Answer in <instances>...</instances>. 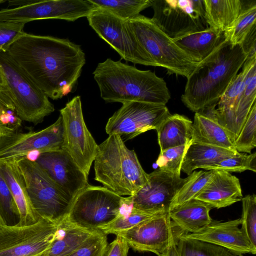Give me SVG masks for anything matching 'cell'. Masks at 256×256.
Wrapping results in <instances>:
<instances>
[{
    "mask_svg": "<svg viewBox=\"0 0 256 256\" xmlns=\"http://www.w3.org/2000/svg\"><path fill=\"white\" fill-rule=\"evenodd\" d=\"M22 122L8 88H0V137L8 136L18 131Z\"/></svg>",
    "mask_w": 256,
    "mask_h": 256,
    "instance_id": "33",
    "label": "cell"
},
{
    "mask_svg": "<svg viewBox=\"0 0 256 256\" xmlns=\"http://www.w3.org/2000/svg\"><path fill=\"white\" fill-rule=\"evenodd\" d=\"M224 38V32L208 28L172 40L186 54L200 62L214 50Z\"/></svg>",
    "mask_w": 256,
    "mask_h": 256,
    "instance_id": "27",
    "label": "cell"
},
{
    "mask_svg": "<svg viewBox=\"0 0 256 256\" xmlns=\"http://www.w3.org/2000/svg\"><path fill=\"white\" fill-rule=\"evenodd\" d=\"M0 216L5 225L8 226H17L20 220L18 208L0 171Z\"/></svg>",
    "mask_w": 256,
    "mask_h": 256,
    "instance_id": "37",
    "label": "cell"
},
{
    "mask_svg": "<svg viewBox=\"0 0 256 256\" xmlns=\"http://www.w3.org/2000/svg\"><path fill=\"white\" fill-rule=\"evenodd\" d=\"M8 88L4 76L0 66V88Z\"/></svg>",
    "mask_w": 256,
    "mask_h": 256,
    "instance_id": "45",
    "label": "cell"
},
{
    "mask_svg": "<svg viewBox=\"0 0 256 256\" xmlns=\"http://www.w3.org/2000/svg\"><path fill=\"white\" fill-rule=\"evenodd\" d=\"M98 230L78 226L66 220L58 224L50 247L42 256H67Z\"/></svg>",
    "mask_w": 256,
    "mask_h": 256,
    "instance_id": "25",
    "label": "cell"
},
{
    "mask_svg": "<svg viewBox=\"0 0 256 256\" xmlns=\"http://www.w3.org/2000/svg\"><path fill=\"white\" fill-rule=\"evenodd\" d=\"M94 180L120 196H133L148 182L134 150L128 149L116 134L98 145L94 159Z\"/></svg>",
    "mask_w": 256,
    "mask_h": 256,
    "instance_id": "4",
    "label": "cell"
},
{
    "mask_svg": "<svg viewBox=\"0 0 256 256\" xmlns=\"http://www.w3.org/2000/svg\"><path fill=\"white\" fill-rule=\"evenodd\" d=\"M126 22L156 66L166 68L168 74L187 78L199 63L181 50L151 18L140 14Z\"/></svg>",
    "mask_w": 256,
    "mask_h": 256,
    "instance_id": "6",
    "label": "cell"
},
{
    "mask_svg": "<svg viewBox=\"0 0 256 256\" xmlns=\"http://www.w3.org/2000/svg\"><path fill=\"white\" fill-rule=\"evenodd\" d=\"M130 248L124 238L116 236V238L108 244L104 256H128Z\"/></svg>",
    "mask_w": 256,
    "mask_h": 256,
    "instance_id": "43",
    "label": "cell"
},
{
    "mask_svg": "<svg viewBox=\"0 0 256 256\" xmlns=\"http://www.w3.org/2000/svg\"><path fill=\"white\" fill-rule=\"evenodd\" d=\"M192 124L188 118L178 114L166 118L156 130L160 152L191 144Z\"/></svg>",
    "mask_w": 256,
    "mask_h": 256,
    "instance_id": "26",
    "label": "cell"
},
{
    "mask_svg": "<svg viewBox=\"0 0 256 256\" xmlns=\"http://www.w3.org/2000/svg\"><path fill=\"white\" fill-rule=\"evenodd\" d=\"M244 88L234 110L235 136H238L256 98V74H243Z\"/></svg>",
    "mask_w": 256,
    "mask_h": 256,
    "instance_id": "30",
    "label": "cell"
},
{
    "mask_svg": "<svg viewBox=\"0 0 256 256\" xmlns=\"http://www.w3.org/2000/svg\"><path fill=\"white\" fill-rule=\"evenodd\" d=\"M204 18L208 26L224 32L246 7L256 2L244 0H203Z\"/></svg>",
    "mask_w": 256,
    "mask_h": 256,
    "instance_id": "23",
    "label": "cell"
},
{
    "mask_svg": "<svg viewBox=\"0 0 256 256\" xmlns=\"http://www.w3.org/2000/svg\"><path fill=\"white\" fill-rule=\"evenodd\" d=\"M58 224L40 218L27 226L0 228V256H38L50 247Z\"/></svg>",
    "mask_w": 256,
    "mask_h": 256,
    "instance_id": "13",
    "label": "cell"
},
{
    "mask_svg": "<svg viewBox=\"0 0 256 256\" xmlns=\"http://www.w3.org/2000/svg\"><path fill=\"white\" fill-rule=\"evenodd\" d=\"M16 160L38 216L56 224L66 220L74 199L67 194L34 160L28 157Z\"/></svg>",
    "mask_w": 256,
    "mask_h": 256,
    "instance_id": "5",
    "label": "cell"
},
{
    "mask_svg": "<svg viewBox=\"0 0 256 256\" xmlns=\"http://www.w3.org/2000/svg\"><path fill=\"white\" fill-rule=\"evenodd\" d=\"M206 170H221L228 172H242L250 170L256 172V153L237 154L224 158L205 168Z\"/></svg>",
    "mask_w": 256,
    "mask_h": 256,
    "instance_id": "34",
    "label": "cell"
},
{
    "mask_svg": "<svg viewBox=\"0 0 256 256\" xmlns=\"http://www.w3.org/2000/svg\"><path fill=\"white\" fill-rule=\"evenodd\" d=\"M241 44L232 45L225 38L187 78L181 100L191 111L198 112L218 102L246 60Z\"/></svg>",
    "mask_w": 256,
    "mask_h": 256,
    "instance_id": "2",
    "label": "cell"
},
{
    "mask_svg": "<svg viewBox=\"0 0 256 256\" xmlns=\"http://www.w3.org/2000/svg\"><path fill=\"white\" fill-rule=\"evenodd\" d=\"M96 8H100L128 20L151 6V0H88Z\"/></svg>",
    "mask_w": 256,
    "mask_h": 256,
    "instance_id": "29",
    "label": "cell"
},
{
    "mask_svg": "<svg viewBox=\"0 0 256 256\" xmlns=\"http://www.w3.org/2000/svg\"><path fill=\"white\" fill-rule=\"evenodd\" d=\"M214 172V170H212L194 171L192 178L176 194L171 204L170 208L194 198L208 184Z\"/></svg>",
    "mask_w": 256,
    "mask_h": 256,
    "instance_id": "35",
    "label": "cell"
},
{
    "mask_svg": "<svg viewBox=\"0 0 256 256\" xmlns=\"http://www.w3.org/2000/svg\"><path fill=\"white\" fill-rule=\"evenodd\" d=\"M216 106H212L195 113L192 124L191 142L236 151L228 131L216 118Z\"/></svg>",
    "mask_w": 256,
    "mask_h": 256,
    "instance_id": "22",
    "label": "cell"
},
{
    "mask_svg": "<svg viewBox=\"0 0 256 256\" xmlns=\"http://www.w3.org/2000/svg\"><path fill=\"white\" fill-rule=\"evenodd\" d=\"M0 171L6 182L19 212L20 220L17 226H27L37 222L40 218L32 206L16 159L0 161Z\"/></svg>",
    "mask_w": 256,
    "mask_h": 256,
    "instance_id": "21",
    "label": "cell"
},
{
    "mask_svg": "<svg viewBox=\"0 0 256 256\" xmlns=\"http://www.w3.org/2000/svg\"><path fill=\"white\" fill-rule=\"evenodd\" d=\"M109 118L106 132L126 136V140L158 128L170 114L166 105L141 102H127Z\"/></svg>",
    "mask_w": 256,
    "mask_h": 256,
    "instance_id": "14",
    "label": "cell"
},
{
    "mask_svg": "<svg viewBox=\"0 0 256 256\" xmlns=\"http://www.w3.org/2000/svg\"><path fill=\"white\" fill-rule=\"evenodd\" d=\"M34 161L74 199L89 185L88 176L64 150L38 154Z\"/></svg>",
    "mask_w": 256,
    "mask_h": 256,
    "instance_id": "18",
    "label": "cell"
},
{
    "mask_svg": "<svg viewBox=\"0 0 256 256\" xmlns=\"http://www.w3.org/2000/svg\"><path fill=\"white\" fill-rule=\"evenodd\" d=\"M92 74L106 103L136 101L166 105L170 98L162 78L121 60L108 58L98 64Z\"/></svg>",
    "mask_w": 256,
    "mask_h": 256,
    "instance_id": "3",
    "label": "cell"
},
{
    "mask_svg": "<svg viewBox=\"0 0 256 256\" xmlns=\"http://www.w3.org/2000/svg\"><path fill=\"white\" fill-rule=\"evenodd\" d=\"M186 233L170 218L169 212L157 214L132 228L115 234L138 252L162 256Z\"/></svg>",
    "mask_w": 256,
    "mask_h": 256,
    "instance_id": "12",
    "label": "cell"
},
{
    "mask_svg": "<svg viewBox=\"0 0 256 256\" xmlns=\"http://www.w3.org/2000/svg\"><path fill=\"white\" fill-rule=\"evenodd\" d=\"M6 2L5 0H0V4L4 3Z\"/></svg>",
    "mask_w": 256,
    "mask_h": 256,
    "instance_id": "47",
    "label": "cell"
},
{
    "mask_svg": "<svg viewBox=\"0 0 256 256\" xmlns=\"http://www.w3.org/2000/svg\"><path fill=\"white\" fill-rule=\"evenodd\" d=\"M240 225V218L222 222L212 220L202 229L181 237L218 246L241 256L255 254L256 247L239 228Z\"/></svg>",
    "mask_w": 256,
    "mask_h": 256,
    "instance_id": "19",
    "label": "cell"
},
{
    "mask_svg": "<svg viewBox=\"0 0 256 256\" xmlns=\"http://www.w3.org/2000/svg\"><path fill=\"white\" fill-rule=\"evenodd\" d=\"M194 174L193 172L182 178L160 169L148 174L146 183L133 196H128L131 210L148 214L169 212L176 196Z\"/></svg>",
    "mask_w": 256,
    "mask_h": 256,
    "instance_id": "16",
    "label": "cell"
},
{
    "mask_svg": "<svg viewBox=\"0 0 256 256\" xmlns=\"http://www.w3.org/2000/svg\"><path fill=\"white\" fill-rule=\"evenodd\" d=\"M242 198L240 184L237 177L227 172L214 170L210 180L194 198L218 209L240 201Z\"/></svg>",
    "mask_w": 256,
    "mask_h": 256,
    "instance_id": "20",
    "label": "cell"
},
{
    "mask_svg": "<svg viewBox=\"0 0 256 256\" xmlns=\"http://www.w3.org/2000/svg\"><path fill=\"white\" fill-rule=\"evenodd\" d=\"M0 66L17 115L36 125L54 110L48 96L6 52H0Z\"/></svg>",
    "mask_w": 256,
    "mask_h": 256,
    "instance_id": "7",
    "label": "cell"
},
{
    "mask_svg": "<svg viewBox=\"0 0 256 256\" xmlns=\"http://www.w3.org/2000/svg\"><path fill=\"white\" fill-rule=\"evenodd\" d=\"M238 153L237 151L216 146L191 143L184 155L181 170L188 176L198 168L204 170L224 158Z\"/></svg>",
    "mask_w": 256,
    "mask_h": 256,
    "instance_id": "28",
    "label": "cell"
},
{
    "mask_svg": "<svg viewBox=\"0 0 256 256\" xmlns=\"http://www.w3.org/2000/svg\"><path fill=\"white\" fill-rule=\"evenodd\" d=\"M60 111L64 126V150L88 176L98 145L86 124L80 97L74 96Z\"/></svg>",
    "mask_w": 256,
    "mask_h": 256,
    "instance_id": "11",
    "label": "cell"
},
{
    "mask_svg": "<svg viewBox=\"0 0 256 256\" xmlns=\"http://www.w3.org/2000/svg\"><path fill=\"white\" fill-rule=\"evenodd\" d=\"M256 2L244 8L232 25L224 32V36L230 43L241 44L256 26Z\"/></svg>",
    "mask_w": 256,
    "mask_h": 256,
    "instance_id": "31",
    "label": "cell"
},
{
    "mask_svg": "<svg viewBox=\"0 0 256 256\" xmlns=\"http://www.w3.org/2000/svg\"><path fill=\"white\" fill-rule=\"evenodd\" d=\"M6 52L54 100L74 90L86 62L80 46L68 39L26 32Z\"/></svg>",
    "mask_w": 256,
    "mask_h": 256,
    "instance_id": "1",
    "label": "cell"
},
{
    "mask_svg": "<svg viewBox=\"0 0 256 256\" xmlns=\"http://www.w3.org/2000/svg\"><path fill=\"white\" fill-rule=\"evenodd\" d=\"M241 200L240 229L251 244L256 247V196L248 194L242 197Z\"/></svg>",
    "mask_w": 256,
    "mask_h": 256,
    "instance_id": "38",
    "label": "cell"
},
{
    "mask_svg": "<svg viewBox=\"0 0 256 256\" xmlns=\"http://www.w3.org/2000/svg\"><path fill=\"white\" fill-rule=\"evenodd\" d=\"M176 244H173L162 256H179Z\"/></svg>",
    "mask_w": 256,
    "mask_h": 256,
    "instance_id": "44",
    "label": "cell"
},
{
    "mask_svg": "<svg viewBox=\"0 0 256 256\" xmlns=\"http://www.w3.org/2000/svg\"><path fill=\"white\" fill-rule=\"evenodd\" d=\"M94 8L88 0H24L22 6L0 10V22L26 23L49 18L74 22L87 17Z\"/></svg>",
    "mask_w": 256,
    "mask_h": 256,
    "instance_id": "15",
    "label": "cell"
},
{
    "mask_svg": "<svg viewBox=\"0 0 256 256\" xmlns=\"http://www.w3.org/2000/svg\"><path fill=\"white\" fill-rule=\"evenodd\" d=\"M212 207L201 200L192 199L170 209L171 220L186 234L196 232L212 220L210 215Z\"/></svg>",
    "mask_w": 256,
    "mask_h": 256,
    "instance_id": "24",
    "label": "cell"
},
{
    "mask_svg": "<svg viewBox=\"0 0 256 256\" xmlns=\"http://www.w3.org/2000/svg\"><path fill=\"white\" fill-rule=\"evenodd\" d=\"M26 22H0V52H7L11 45L25 32Z\"/></svg>",
    "mask_w": 256,
    "mask_h": 256,
    "instance_id": "42",
    "label": "cell"
},
{
    "mask_svg": "<svg viewBox=\"0 0 256 256\" xmlns=\"http://www.w3.org/2000/svg\"><path fill=\"white\" fill-rule=\"evenodd\" d=\"M4 225L5 224L0 216V228Z\"/></svg>",
    "mask_w": 256,
    "mask_h": 256,
    "instance_id": "46",
    "label": "cell"
},
{
    "mask_svg": "<svg viewBox=\"0 0 256 256\" xmlns=\"http://www.w3.org/2000/svg\"><path fill=\"white\" fill-rule=\"evenodd\" d=\"M108 246L106 235L99 230L67 256H104Z\"/></svg>",
    "mask_w": 256,
    "mask_h": 256,
    "instance_id": "41",
    "label": "cell"
},
{
    "mask_svg": "<svg viewBox=\"0 0 256 256\" xmlns=\"http://www.w3.org/2000/svg\"><path fill=\"white\" fill-rule=\"evenodd\" d=\"M190 144L170 148L160 152L156 161L159 169L164 172L180 176L184 158Z\"/></svg>",
    "mask_w": 256,
    "mask_h": 256,
    "instance_id": "39",
    "label": "cell"
},
{
    "mask_svg": "<svg viewBox=\"0 0 256 256\" xmlns=\"http://www.w3.org/2000/svg\"><path fill=\"white\" fill-rule=\"evenodd\" d=\"M64 132L62 118L39 131H16L0 137V161L28 157L32 152L39 154L64 150Z\"/></svg>",
    "mask_w": 256,
    "mask_h": 256,
    "instance_id": "17",
    "label": "cell"
},
{
    "mask_svg": "<svg viewBox=\"0 0 256 256\" xmlns=\"http://www.w3.org/2000/svg\"><path fill=\"white\" fill-rule=\"evenodd\" d=\"M176 248L179 256H242L218 246L182 237Z\"/></svg>",
    "mask_w": 256,
    "mask_h": 256,
    "instance_id": "32",
    "label": "cell"
},
{
    "mask_svg": "<svg viewBox=\"0 0 256 256\" xmlns=\"http://www.w3.org/2000/svg\"><path fill=\"white\" fill-rule=\"evenodd\" d=\"M42 256V255H40V256Z\"/></svg>",
    "mask_w": 256,
    "mask_h": 256,
    "instance_id": "48",
    "label": "cell"
},
{
    "mask_svg": "<svg viewBox=\"0 0 256 256\" xmlns=\"http://www.w3.org/2000/svg\"><path fill=\"white\" fill-rule=\"evenodd\" d=\"M89 25L126 62L156 66L123 20L108 11L95 8L86 17Z\"/></svg>",
    "mask_w": 256,
    "mask_h": 256,
    "instance_id": "9",
    "label": "cell"
},
{
    "mask_svg": "<svg viewBox=\"0 0 256 256\" xmlns=\"http://www.w3.org/2000/svg\"><path fill=\"white\" fill-rule=\"evenodd\" d=\"M151 6L152 20L172 40L208 28L203 0H151Z\"/></svg>",
    "mask_w": 256,
    "mask_h": 256,
    "instance_id": "10",
    "label": "cell"
},
{
    "mask_svg": "<svg viewBox=\"0 0 256 256\" xmlns=\"http://www.w3.org/2000/svg\"><path fill=\"white\" fill-rule=\"evenodd\" d=\"M256 102H254L243 126L233 143L238 152L251 154L252 150L256 146Z\"/></svg>",
    "mask_w": 256,
    "mask_h": 256,
    "instance_id": "36",
    "label": "cell"
},
{
    "mask_svg": "<svg viewBox=\"0 0 256 256\" xmlns=\"http://www.w3.org/2000/svg\"><path fill=\"white\" fill-rule=\"evenodd\" d=\"M126 202V197L89 184L74 198L66 220L84 228L100 230L121 214Z\"/></svg>",
    "mask_w": 256,
    "mask_h": 256,
    "instance_id": "8",
    "label": "cell"
},
{
    "mask_svg": "<svg viewBox=\"0 0 256 256\" xmlns=\"http://www.w3.org/2000/svg\"><path fill=\"white\" fill-rule=\"evenodd\" d=\"M157 214H148L130 210L127 212L120 214L112 222L100 228V230L106 235L110 234H115L130 229Z\"/></svg>",
    "mask_w": 256,
    "mask_h": 256,
    "instance_id": "40",
    "label": "cell"
}]
</instances>
